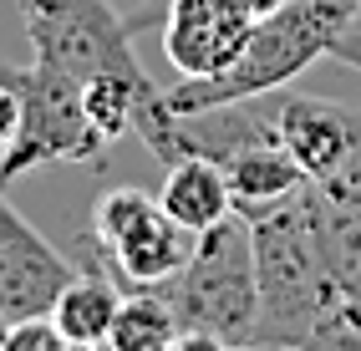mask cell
<instances>
[{"mask_svg":"<svg viewBox=\"0 0 361 351\" xmlns=\"http://www.w3.org/2000/svg\"><path fill=\"white\" fill-rule=\"evenodd\" d=\"M275 133H280V148L290 153L310 183L336 178L341 173V158H346V102L336 97H275Z\"/></svg>","mask_w":361,"mask_h":351,"instance_id":"9","label":"cell"},{"mask_svg":"<svg viewBox=\"0 0 361 351\" xmlns=\"http://www.w3.org/2000/svg\"><path fill=\"white\" fill-rule=\"evenodd\" d=\"M224 178H229V194H234V209L250 214V209H264V204H280L290 199L295 189H305V168L285 153L280 143H259V148H245L224 163Z\"/></svg>","mask_w":361,"mask_h":351,"instance_id":"13","label":"cell"},{"mask_svg":"<svg viewBox=\"0 0 361 351\" xmlns=\"http://www.w3.org/2000/svg\"><path fill=\"white\" fill-rule=\"evenodd\" d=\"M245 219H250L255 280H259V321L250 346H310L331 300V280L316 250L310 183L280 204L250 209Z\"/></svg>","mask_w":361,"mask_h":351,"instance_id":"2","label":"cell"},{"mask_svg":"<svg viewBox=\"0 0 361 351\" xmlns=\"http://www.w3.org/2000/svg\"><path fill=\"white\" fill-rule=\"evenodd\" d=\"M26 20L36 61L66 66L71 77H97V72H123V77H148L133 51L128 20L112 11V0H16Z\"/></svg>","mask_w":361,"mask_h":351,"instance_id":"6","label":"cell"},{"mask_svg":"<svg viewBox=\"0 0 361 351\" xmlns=\"http://www.w3.org/2000/svg\"><path fill=\"white\" fill-rule=\"evenodd\" d=\"M245 6H250V16L259 20V16H270V11H280V6H285V0H245Z\"/></svg>","mask_w":361,"mask_h":351,"instance_id":"18","label":"cell"},{"mask_svg":"<svg viewBox=\"0 0 361 351\" xmlns=\"http://www.w3.org/2000/svg\"><path fill=\"white\" fill-rule=\"evenodd\" d=\"M310 209H316V250L331 295L361 300V183L341 178L310 183Z\"/></svg>","mask_w":361,"mask_h":351,"instance_id":"10","label":"cell"},{"mask_svg":"<svg viewBox=\"0 0 361 351\" xmlns=\"http://www.w3.org/2000/svg\"><path fill=\"white\" fill-rule=\"evenodd\" d=\"M346 123H351V137H346V158H341V183H361V102H346Z\"/></svg>","mask_w":361,"mask_h":351,"instance_id":"17","label":"cell"},{"mask_svg":"<svg viewBox=\"0 0 361 351\" xmlns=\"http://www.w3.org/2000/svg\"><path fill=\"white\" fill-rule=\"evenodd\" d=\"M77 275V260L61 254L46 234L0 194V321L51 316L56 295Z\"/></svg>","mask_w":361,"mask_h":351,"instance_id":"7","label":"cell"},{"mask_svg":"<svg viewBox=\"0 0 361 351\" xmlns=\"http://www.w3.org/2000/svg\"><path fill=\"white\" fill-rule=\"evenodd\" d=\"M194 240V229H183L142 189H107L92 209V229H82L71 245L92 254L123 290H158L188 265Z\"/></svg>","mask_w":361,"mask_h":351,"instance_id":"4","label":"cell"},{"mask_svg":"<svg viewBox=\"0 0 361 351\" xmlns=\"http://www.w3.org/2000/svg\"><path fill=\"white\" fill-rule=\"evenodd\" d=\"M250 31L245 0H173L163 16V56L178 77H214L245 51Z\"/></svg>","mask_w":361,"mask_h":351,"instance_id":"8","label":"cell"},{"mask_svg":"<svg viewBox=\"0 0 361 351\" xmlns=\"http://www.w3.org/2000/svg\"><path fill=\"white\" fill-rule=\"evenodd\" d=\"M142 92H153V77H123V72H97L82 82V107L107 143L133 133V107Z\"/></svg>","mask_w":361,"mask_h":351,"instance_id":"15","label":"cell"},{"mask_svg":"<svg viewBox=\"0 0 361 351\" xmlns=\"http://www.w3.org/2000/svg\"><path fill=\"white\" fill-rule=\"evenodd\" d=\"M0 331H6V321H0Z\"/></svg>","mask_w":361,"mask_h":351,"instance_id":"20","label":"cell"},{"mask_svg":"<svg viewBox=\"0 0 361 351\" xmlns=\"http://www.w3.org/2000/svg\"><path fill=\"white\" fill-rule=\"evenodd\" d=\"M158 204L173 214L183 229H209L219 224L224 214H234V194H229V178L214 158H178L168 163V178H163V194Z\"/></svg>","mask_w":361,"mask_h":351,"instance_id":"12","label":"cell"},{"mask_svg":"<svg viewBox=\"0 0 361 351\" xmlns=\"http://www.w3.org/2000/svg\"><path fill=\"white\" fill-rule=\"evenodd\" d=\"M71 260H77V275L66 280V290L56 295L51 306V321L56 331L66 336V346H107V331H112V316H117V300H123V285L92 260V254H77L71 250Z\"/></svg>","mask_w":361,"mask_h":351,"instance_id":"11","label":"cell"},{"mask_svg":"<svg viewBox=\"0 0 361 351\" xmlns=\"http://www.w3.org/2000/svg\"><path fill=\"white\" fill-rule=\"evenodd\" d=\"M178 316L173 351H214V346H250L259 321V280H255V245L250 219L224 214L219 224L199 229L188 265L158 285Z\"/></svg>","mask_w":361,"mask_h":351,"instance_id":"3","label":"cell"},{"mask_svg":"<svg viewBox=\"0 0 361 351\" xmlns=\"http://www.w3.org/2000/svg\"><path fill=\"white\" fill-rule=\"evenodd\" d=\"M0 77L11 82L20 102V123L6 148V163H0V178H16L26 168H41V163L107 158V137L92 128V117L82 107V77H71L66 66H51V61H31V66L0 61Z\"/></svg>","mask_w":361,"mask_h":351,"instance_id":"5","label":"cell"},{"mask_svg":"<svg viewBox=\"0 0 361 351\" xmlns=\"http://www.w3.org/2000/svg\"><path fill=\"white\" fill-rule=\"evenodd\" d=\"M356 0H285L280 11L259 16L255 31L245 41L224 72L214 77H178L173 92H163L168 112H209L239 97H259V92H280L285 82H295L310 72L321 56H331V46L341 41V31L356 26Z\"/></svg>","mask_w":361,"mask_h":351,"instance_id":"1","label":"cell"},{"mask_svg":"<svg viewBox=\"0 0 361 351\" xmlns=\"http://www.w3.org/2000/svg\"><path fill=\"white\" fill-rule=\"evenodd\" d=\"M112 351H173L178 346V316L163 290H123L107 331Z\"/></svg>","mask_w":361,"mask_h":351,"instance_id":"14","label":"cell"},{"mask_svg":"<svg viewBox=\"0 0 361 351\" xmlns=\"http://www.w3.org/2000/svg\"><path fill=\"white\" fill-rule=\"evenodd\" d=\"M356 6H361V0H356Z\"/></svg>","mask_w":361,"mask_h":351,"instance_id":"21","label":"cell"},{"mask_svg":"<svg viewBox=\"0 0 361 351\" xmlns=\"http://www.w3.org/2000/svg\"><path fill=\"white\" fill-rule=\"evenodd\" d=\"M0 163H6V143H0Z\"/></svg>","mask_w":361,"mask_h":351,"instance_id":"19","label":"cell"},{"mask_svg":"<svg viewBox=\"0 0 361 351\" xmlns=\"http://www.w3.org/2000/svg\"><path fill=\"white\" fill-rule=\"evenodd\" d=\"M0 351H66V336L56 331L51 316H26L0 331Z\"/></svg>","mask_w":361,"mask_h":351,"instance_id":"16","label":"cell"}]
</instances>
